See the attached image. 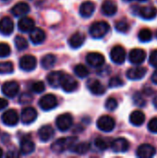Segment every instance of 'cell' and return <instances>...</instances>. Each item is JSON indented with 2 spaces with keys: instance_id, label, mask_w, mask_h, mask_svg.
Wrapping results in <instances>:
<instances>
[{
  "instance_id": "36",
  "label": "cell",
  "mask_w": 157,
  "mask_h": 158,
  "mask_svg": "<svg viewBox=\"0 0 157 158\" xmlns=\"http://www.w3.org/2000/svg\"><path fill=\"white\" fill-rule=\"evenodd\" d=\"M115 28L119 32H127L130 30V24L126 19H121L116 22Z\"/></svg>"
},
{
  "instance_id": "25",
  "label": "cell",
  "mask_w": 157,
  "mask_h": 158,
  "mask_svg": "<svg viewBox=\"0 0 157 158\" xmlns=\"http://www.w3.org/2000/svg\"><path fill=\"white\" fill-rule=\"evenodd\" d=\"M84 41H85V35L80 31H77L74 34H72L68 39V44L71 48L78 49L84 44Z\"/></svg>"
},
{
  "instance_id": "42",
  "label": "cell",
  "mask_w": 157,
  "mask_h": 158,
  "mask_svg": "<svg viewBox=\"0 0 157 158\" xmlns=\"http://www.w3.org/2000/svg\"><path fill=\"white\" fill-rule=\"evenodd\" d=\"M94 145L97 149L101 150V151H104V150H106L107 147H108V144L106 143V141L103 138H96L94 140Z\"/></svg>"
},
{
  "instance_id": "2",
  "label": "cell",
  "mask_w": 157,
  "mask_h": 158,
  "mask_svg": "<svg viewBox=\"0 0 157 158\" xmlns=\"http://www.w3.org/2000/svg\"><path fill=\"white\" fill-rule=\"evenodd\" d=\"M110 26L106 21H96L90 27L89 32L93 39H101L109 31Z\"/></svg>"
},
{
  "instance_id": "37",
  "label": "cell",
  "mask_w": 157,
  "mask_h": 158,
  "mask_svg": "<svg viewBox=\"0 0 157 158\" xmlns=\"http://www.w3.org/2000/svg\"><path fill=\"white\" fill-rule=\"evenodd\" d=\"M132 99H133V103L134 105H136L137 106H140V107H143L146 106V100L143 98V94L141 93H135L132 96Z\"/></svg>"
},
{
  "instance_id": "30",
  "label": "cell",
  "mask_w": 157,
  "mask_h": 158,
  "mask_svg": "<svg viewBox=\"0 0 157 158\" xmlns=\"http://www.w3.org/2000/svg\"><path fill=\"white\" fill-rule=\"evenodd\" d=\"M56 62V57L53 54H47L43 56L41 59V66L44 69H52Z\"/></svg>"
},
{
  "instance_id": "27",
  "label": "cell",
  "mask_w": 157,
  "mask_h": 158,
  "mask_svg": "<svg viewBox=\"0 0 157 158\" xmlns=\"http://www.w3.org/2000/svg\"><path fill=\"white\" fill-rule=\"evenodd\" d=\"M30 12V6L25 2H19L11 8V13L15 17H23Z\"/></svg>"
},
{
  "instance_id": "14",
  "label": "cell",
  "mask_w": 157,
  "mask_h": 158,
  "mask_svg": "<svg viewBox=\"0 0 157 158\" xmlns=\"http://www.w3.org/2000/svg\"><path fill=\"white\" fill-rule=\"evenodd\" d=\"M130 148V143L124 138H118L111 143V149L115 153H125Z\"/></svg>"
},
{
  "instance_id": "32",
  "label": "cell",
  "mask_w": 157,
  "mask_h": 158,
  "mask_svg": "<svg viewBox=\"0 0 157 158\" xmlns=\"http://www.w3.org/2000/svg\"><path fill=\"white\" fill-rule=\"evenodd\" d=\"M74 73H75V75L77 77L83 79V78H86L89 75V70H88V69L84 65L78 64L74 68Z\"/></svg>"
},
{
  "instance_id": "31",
  "label": "cell",
  "mask_w": 157,
  "mask_h": 158,
  "mask_svg": "<svg viewBox=\"0 0 157 158\" xmlns=\"http://www.w3.org/2000/svg\"><path fill=\"white\" fill-rule=\"evenodd\" d=\"M90 149H91V144L88 142H82V143H76L71 150L72 152L78 155H85L90 151Z\"/></svg>"
},
{
  "instance_id": "16",
  "label": "cell",
  "mask_w": 157,
  "mask_h": 158,
  "mask_svg": "<svg viewBox=\"0 0 157 158\" xmlns=\"http://www.w3.org/2000/svg\"><path fill=\"white\" fill-rule=\"evenodd\" d=\"M14 31V22L9 17H4L0 19V33L3 35H10Z\"/></svg>"
},
{
  "instance_id": "49",
  "label": "cell",
  "mask_w": 157,
  "mask_h": 158,
  "mask_svg": "<svg viewBox=\"0 0 157 158\" xmlns=\"http://www.w3.org/2000/svg\"><path fill=\"white\" fill-rule=\"evenodd\" d=\"M3 156V150H2V148L0 147V158Z\"/></svg>"
},
{
  "instance_id": "20",
  "label": "cell",
  "mask_w": 157,
  "mask_h": 158,
  "mask_svg": "<svg viewBox=\"0 0 157 158\" xmlns=\"http://www.w3.org/2000/svg\"><path fill=\"white\" fill-rule=\"evenodd\" d=\"M45 32L40 28H34L30 31V40L33 44H40L45 40Z\"/></svg>"
},
{
  "instance_id": "21",
  "label": "cell",
  "mask_w": 157,
  "mask_h": 158,
  "mask_svg": "<svg viewBox=\"0 0 157 158\" xmlns=\"http://www.w3.org/2000/svg\"><path fill=\"white\" fill-rule=\"evenodd\" d=\"M65 73L63 71H52L47 75V82L54 88L60 87V83Z\"/></svg>"
},
{
  "instance_id": "12",
  "label": "cell",
  "mask_w": 157,
  "mask_h": 158,
  "mask_svg": "<svg viewBox=\"0 0 157 158\" xmlns=\"http://www.w3.org/2000/svg\"><path fill=\"white\" fill-rule=\"evenodd\" d=\"M19 115L18 112L14 109H8L2 115V122L8 127H14L19 122Z\"/></svg>"
},
{
  "instance_id": "29",
  "label": "cell",
  "mask_w": 157,
  "mask_h": 158,
  "mask_svg": "<svg viewBox=\"0 0 157 158\" xmlns=\"http://www.w3.org/2000/svg\"><path fill=\"white\" fill-rule=\"evenodd\" d=\"M130 121L132 125L136 127L142 126L145 121V115L143 112L139 111V110L133 111L130 116Z\"/></svg>"
},
{
  "instance_id": "11",
  "label": "cell",
  "mask_w": 157,
  "mask_h": 158,
  "mask_svg": "<svg viewBox=\"0 0 157 158\" xmlns=\"http://www.w3.org/2000/svg\"><path fill=\"white\" fill-rule=\"evenodd\" d=\"M37 111L35 108L31 107V106H27L25 108L22 109L21 111V122L25 125H29L31 124L32 122L35 121V119L37 118Z\"/></svg>"
},
{
  "instance_id": "40",
  "label": "cell",
  "mask_w": 157,
  "mask_h": 158,
  "mask_svg": "<svg viewBox=\"0 0 157 158\" xmlns=\"http://www.w3.org/2000/svg\"><path fill=\"white\" fill-rule=\"evenodd\" d=\"M11 48L6 43H0V57H6L10 55Z\"/></svg>"
},
{
  "instance_id": "8",
  "label": "cell",
  "mask_w": 157,
  "mask_h": 158,
  "mask_svg": "<svg viewBox=\"0 0 157 158\" xmlns=\"http://www.w3.org/2000/svg\"><path fill=\"white\" fill-rule=\"evenodd\" d=\"M110 58L115 64H123L126 59V50L121 45H116L110 52Z\"/></svg>"
},
{
  "instance_id": "46",
  "label": "cell",
  "mask_w": 157,
  "mask_h": 158,
  "mask_svg": "<svg viewBox=\"0 0 157 158\" xmlns=\"http://www.w3.org/2000/svg\"><path fill=\"white\" fill-rule=\"evenodd\" d=\"M8 105V102L6 99H4V98H0V111L3 110L4 108H6Z\"/></svg>"
},
{
  "instance_id": "19",
  "label": "cell",
  "mask_w": 157,
  "mask_h": 158,
  "mask_svg": "<svg viewBox=\"0 0 157 158\" xmlns=\"http://www.w3.org/2000/svg\"><path fill=\"white\" fill-rule=\"evenodd\" d=\"M137 15H139L144 19H152L157 16V8L155 6H142L138 8Z\"/></svg>"
},
{
  "instance_id": "41",
  "label": "cell",
  "mask_w": 157,
  "mask_h": 158,
  "mask_svg": "<svg viewBox=\"0 0 157 158\" xmlns=\"http://www.w3.org/2000/svg\"><path fill=\"white\" fill-rule=\"evenodd\" d=\"M123 85H124V81L119 77H112L108 82V86L110 88H118Z\"/></svg>"
},
{
  "instance_id": "28",
  "label": "cell",
  "mask_w": 157,
  "mask_h": 158,
  "mask_svg": "<svg viewBox=\"0 0 157 158\" xmlns=\"http://www.w3.org/2000/svg\"><path fill=\"white\" fill-rule=\"evenodd\" d=\"M34 149H35V144L31 140H30L28 138H25L20 142L19 152H20L21 155L28 156V155L31 154L34 151Z\"/></svg>"
},
{
  "instance_id": "38",
  "label": "cell",
  "mask_w": 157,
  "mask_h": 158,
  "mask_svg": "<svg viewBox=\"0 0 157 158\" xmlns=\"http://www.w3.org/2000/svg\"><path fill=\"white\" fill-rule=\"evenodd\" d=\"M118 103L117 99H115V98H113V97L108 98V99L105 101V108H106L108 111H114V110H116L117 107H118Z\"/></svg>"
},
{
  "instance_id": "52",
  "label": "cell",
  "mask_w": 157,
  "mask_h": 158,
  "mask_svg": "<svg viewBox=\"0 0 157 158\" xmlns=\"http://www.w3.org/2000/svg\"><path fill=\"white\" fill-rule=\"evenodd\" d=\"M139 1H147V0H139Z\"/></svg>"
},
{
  "instance_id": "33",
  "label": "cell",
  "mask_w": 157,
  "mask_h": 158,
  "mask_svg": "<svg viewBox=\"0 0 157 158\" xmlns=\"http://www.w3.org/2000/svg\"><path fill=\"white\" fill-rule=\"evenodd\" d=\"M138 37H139V40L143 43H145V42H149L151 41L152 37H153V33H152V31L148 28H144V29H142L138 34Z\"/></svg>"
},
{
  "instance_id": "5",
  "label": "cell",
  "mask_w": 157,
  "mask_h": 158,
  "mask_svg": "<svg viewBox=\"0 0 157 158\" xmlns=\"http://www.w3.org/2000/svg\"><path fill=\"white\" fill-rule=\"evenodd\" d=\"M57 106V99L54 94H45L39 101V106L43 111H50Z\"/></svg>"
},
{
  "instance_id": "17",
  "label": "cell",
  "mask_w": 157,
  "mask_h": 158,
  "mask_svg": "<svg viewBox=\"0 0 157 158\" xmlns=\"http://www.w3.org/2000/svg\"><path fill=\"white\" fill-rule=\"evenodd\" d=\"M18 28L21 32H30L35 28V22L30 17H22L18 22Z\"/></svg>"
},
{
  "instance_id": "7",
  "label": "cell",
  "mask_w": 157,
  "mask_h": 158,
  "mask_svg": "<svg viewBox=\"0 0 157 158\" xmlns=\"http://www.w3.org/2000/svg\"><path fill=\"white\" fill-rule=\"evenodd\" d=\"M37 66V59L34 56L25 55L19 59V68L25 71H31Z\"/></svg>"
},
{
  "instance_id": "10",
  "label": "cell",
  "mask_w": 157,
  "mask_h": 158,
  "mask_svg": "<svg viewBox=\"0 0 157 158\" xmlns=\"http://www.w3.org/2000/svg\"><path fill=\"white\" fill-rule=\"evenodd\" d=\"M86 62L93 68H100L105 64V58L101 53L92 52L86 56Z\"/></svg>"
},
{
  "instance_id": "4",
  "label": "cell",
  "mask_w": 157,
  "mask_h": 158,
  "mask_svg": "<svg viewBox=\"0 0 157 158\" xmlns=\"http://www.w3.org/2000/svg\"><path fill=\"white\" fill-rule=\"evenodd\" d=\"M97 128L105 132H110L115 129L116 121L115 119L110 116H102L97 120Z\"/></svg>"
},
{
  "instance_id": "51",
  "label": "cell",
  "mask_w": 157,
  "mask_h": 158,
  "mask_svg": "<svg viewBox=\"0 0 157 158\" xmlns=\"http://www.w3.org/2000/svg\"><path fill=\"white\" fill-rule=\"evenodd\" d=\"M155 36H156V38H157V31H156V32H155Z\"/></svg>"
},
{
  "instance_id": "50",
  "label": "cell",
  "mask_w": 157,
  "mask_h": 158,
  "mask_svg": "<svg viewBox=\"0 0 157 158\" xmlns=\"http://www.w3.org/2000/svg\"><path fill=\"white\" fill-rule=\"evenodd\" d=\"M123 1H125V2H130V1H133V0H123Z\"/></svg>"
},
{
  "instance_id": "13",
  "label": "cell",
  "mask_w": 157,
  "mask_h": 158,
  "mask_svg": "<svg viewBox=\"0 0 157 158\" xmlns=\"http://www.w3.org/2000/svg\"><path fill=\"white\" fill-rule=\"evenodd\" d=\"M146 58V52L142 48H134L130 52L129 60L134 65H140L144 62Z\"/></svg>"
},
{
  "instance_id": "15",
  "label": "cell",
  "mask_w": 157,
  "mask_h": 158,
  "mask_svg": "<svg viewBox=\"0 0 157 158\" xmlns=\"http://www.w3.org/2000/svg\"><path fill=\"white\" fill-rule=\"evenodd\" d=\"M136 155L140 158H151L155 155V148L151 144L144 143L138 147Z\"/></svg>"
},
{
  "instance_id": "34",
  "label": "cell",
  "mask_w": 157,
  "mask_h": 158,
  "mask_svg": "<svg viewBox=\"0 0 157 158\" xmlns=\"http://www.w3.org/2000/svg\"><path fill=\"white\" fill-rule=\"evenodd\" d=\"M14 43H15V45H16V47H17V49L19 51H23V50H25L28 47L27 40L24 37L20 36V35H18V36L15 37Z\"/></svg>"
},
{
  "instance_id": "48",
  "label": "cell",
  "mask_w": 157,
  "mask_h": 158,
  "mask_svg": "<svg viewBox=\"0 0 157 158\" xmlns=\"http://www.w3.org/2000/svg\"><path fill=\"white\" fill-rule=\"evenodd\" d=\"M153 105L155 106V107L157 109V96H155L153 100Z\"/></svg>"
},
{
  "instance_id": "18",
  "label": "cell",
  "mask_w": 157,
  "mask_h": 158,
  "mask_svg": "<svg viewBox=\"0 0 157 158\" xmlns=\"http://www.w3.org/2000/svg\"><path fill=\"white\" fill-rule=\"evenodd\" d=\"M147 73V69L146 68L143 67H137V68H130V69H128L126 75L128 77V79L132 80V81H138L143 79Z\"/></svg>"
},
{
  "instance_id": "9",
  "label": "cell",
  "mask_w": 157,
  "mask_h": 158,
  "mask_svg": "<svg viewBox=\"0 0 157 158\" xmlns=\"http://www.w3.org/2000/svg\"><path fill=\"white\" fill-rule=\"evenodd\" d=\"M2 92L6 97L14 98L19 92V85L15 81H6L2 86Z\"/></svg>"
},
{
  "instance_id": "6",
  "label": "cell",
  "mask_w": 157,
  "mask_h": 158,
  "mask_svg": "<svg viewBox=\"0 0 157 158\" xmlns=\"http://www.w3.org/2000/svg\"><path fill=\"white\" fill-rule=\"evenodd\" d=\"M79 83L78 81L70 75H67L65 74L61 83H60V87L62 88V90L66 93H72L75 92L78 89Z\"/></svg>"
},
{
  "instance_id": "3",
  "label": "cell",
  "mask_w": 157,
  "mask_h": 158,
  "mask_svg": "<svg viewBox=\"0 0 157 158\" xmlns=\"http://www.w3.org/2000/svg\"><path fill=\"white\" fill-rule=\"evenodd\" d=\"M56 125L60 131H67L73 125V117L68 113H64L56 118Z\"/></svg>"
},
{
  "instance_id": "22",
  "label": "cell",
  "mask_w": 157,
  "mask_h": 158,
  "mask_svg": "<svg viewBox=\"0 0 157 158\" xmlns=\"http://www.w3.org/2000/svg\"><path fill=\"white\" fill-rule=\"evenodd\" d=\"M88 89L93 94L95 95H102L105 93V88L102 84V82L98 80H91L88 81Z\"/></svg>"
},
{
  "instance_id": "53",
  "label": "cell",
  "mask_w": 157,
  "mask_h": 158,
  "mask_svg": "<svg viewBox=\"0 0 157 158\" xmlns=\"http://www.w3.org/2000/svg\"><path fill=\"white\" fill-rule=\"evenodd\" d=\"M3 1H8V0H3Z\"/></svg>"
},
{
  "instance_id": "45",
  "label": "cell",
  "mask_w": 157,
  "mask_h": 158,
  "mask_svg": "<svg viewBox=\"0 0 157 158\" xmlns=\"http://www.w3.org/2000/svg\"><path fill=\"white\" fill-rule=\"evenodd\" d=\"M149 62H150L151 66H153L155 68H157V49L152 51V53L150 55Z\"/></svg>"
},
{
  "instance_id": "23",
  "label": "cell",
  "mask_w": 157,
  "mask_h": 158,
  "mask_svg": "<svg viewBox=\"0 0 157 158\" xmlns=\"http://www.w3.org/2000/svg\"><path fill=\"white\" fill-rule=\"evenodd\" d=\"M118 11V5L114 0H105L102 4V12L105 16H114Z\"/></svg>"
},
{
  "instance_id": "44",
  "label": "cell",
  "mask_w": 157,
  "mask_h": 158,
  "mask_svg": "<svg viewBox=\"0 0 157 158\" xmlns=\"http://www.w3.org/2000/svg\"><path fill=\"white\" fill-rule=\"evenodd\" d=\"M148 130L153 132L157 133V118H153L148 123Z\"/></svg>"
},
{
  "instance_id": "47",
  "label": "cell",
  "mask_w": 157,
  "mask_h": 158,
  "mask_svg": "<svg viewBox=\"0 0 157 158\" xmlns=\"http://www.w3.org/2000/svg\"><path fill=\"white\" fill-rule=\"evenodd\" d=\"M152 81H153L155 84H156L157 85V69L155 70V72H154L153 75H152Z\"/></svg>"
},
{
  "instance_id": "1",
  "label": "cell",
  "mask_w": 157,
  "mask_h": 158,
  "mask_svg": "<svg viewBox=\"0 0 157 158\" xmlns=\"http://www.w3.org/2000/svg\"><path fill=\"white\" fill-rule=\"evenodd\" d=\"M77 140H78L77 137H74V136L68 137V138L58 139L53 143V144L51 145V150L56 154L63 153L66 150H71L73 146L76 144Z\"/></svg>"
},
{
  "instance_id": "26",
  "label": "cell",
  "mask_w": 157,
  "mask_h": 158,
  "mask_svg": "<svg viewBox=\"0 0 157 158\" xmlns=\"http://www.w3.org/2000/svg\"><path fill=\"white\" fill-rule=\"evenodd\" d=\"M54 129L50 125H44L41 127L38 131V137L41 142H48L54 136Z\"/></svg>"
},
{
  "instance_id": "24",
  "label": "cell",
  "mask_w": 157,
  "mask_h": 158,
  "mask_svg": "<svg viewBox=\"0 0 157 158\" xmlns=\"http://www.w3.org/2000/svg\"><path fill=\"white\" fill-rule=\"evenodd\" d=\"M95 10V5L92 1H85L80 6V15L82 18H90Z\"/></svg>"
},
{
  "instance_id": "35",
  "label": "cell",
  "mask_w": 157,
  "mask_h": 158,
  "mask_svg": "<svg viewBox=\"0 0 157 158\" xmlns=\"http://www.w3.org/2000/svg\"><path fill=\"white\" fill-rule=\"evenodd\" d=\"M14 70V66L10 61L0 62V74H9Z\"/></svg>"
},
{
  "instance_id": "39",
  "label": "cell",
  "mask_w": 157,
  "mask_h": 158,
  "mask_svg": "<svg viewBox=\"0 0 157 158\" xmlns=\"http://www.w3.org/2000/svg\"><path fill=\"white\" fill-rule=\"evenodd\" d=\"M45 90V85L43 81H35L31 85V91L35 94H41Z\"/></svg>"
},
{
  "instance_id": "43",
  "label": "cell",
  "mask_w": 157,
  "mask_h": 158,
  "mask_svg": "<svg viewBox=\"0 0 157 158\" xmlns=\"http://www.w3.org/2000/svg\"><path fill=\"white\" fill-rule=\"evenodd\" d=\"M19 104H21V105L30 104V103L32 102V96H31V94H29V93H24V94H22L19 96Z\"/></svg>"
}]
</instances>
